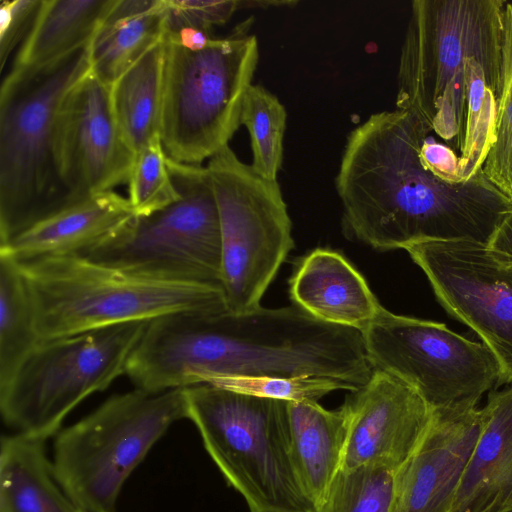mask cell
I'll use <instances>...</instances> for the list:
<instances>
[{"label": "cell", "mask_w": 512, "mask_h": 512, "mask_svg": "<svg viewBox=\"0 0 512 512\" xmlns=\"http://www.w3.org/2000/svg\"><path fill=\"white\" fill-rule=\"evenodd\" d=\"M431 132L416 114L395 108L349 133L335 177L346 238L378 251L426 240L489 244L512 201L482 170L459 183L429 171L419 153Z\"/></svg>", "instance_id": "6da1fadb"}, {"label": "cell", "mask_w": 512, "mask_h": 512, "mask_svg": "<svg viewBox=\"0 0 512 512\" xmlns=\"http://www.w3.org/2000/svg\"><path fill=\"white\" fill-rule=\"evenodd\" d=\"M404 250L444 310L471 328L496 357L497 387L512 384V265L469 240H426Z\"/></svg>", "instance_id": "4fadbf2b"}, {"label": "cell", "mask_w": 512, "mask_h": 512, "mask_svg": "<svg viewBox=\"0 0 512 512\" xmlns=\"http://www.w3.org/2000/svg\"><path fill=\"white\" fill-rule=\"evenodd\" d=\"M169 168L179 199L136 216L82 257L142 276L220 286V220L207 166L169 158Z\"/></svg>", "instance_id": "30bf717a"}, {"label": "cell", "mask_w": 512, "mask_h": 512, "mask_svg": "<svg viewBox=\"0 0 512 512\" xmlns=\"http://www.w3.org/2000/svg\"><path fill=\"white\" fill-rule=\"evenodd\" d=\"M208 385L286 402L317 401L334 391L354 392L359 389L346 382L313 376L224 377Z\"/></svg>", "instance_id": "4dcf8cb0"}, {"label": "cell", "mask_w": 512, "mask_h": 512, "mask_svg": "<svg viewBox=\"0 0 512 512\" xmlns=\"http://www.w3.org/2000/svg\"><path fill=\"white\" fill-rule=\"evenodd\" d=\"M19 263L41 341L174 313L227 310L219 285L142 276L82 256Z\"/></svg>", "instance_id": "5b68a950"}, {"label": "cell", "mask_w": 512, "mask_h": 512, "mask_svg": "<svg viewBox=\"0 0 512 512\" xmlns=\"http://www.w3.org/2000/svg\"><path fill=\"white\" fill-rule=\"evenodd\" d=\"M289 445L297 475L315 506L343 465L347 419L341 406L327 410L317 401L287 402Z\"/></svg>", "instance_id": "ffe728a7"}, {"label": "cell", "mask_w": 512, "mask_h": 512, "mask_svg": "<svg viewBox=\"0 0 512 512\" xmlns=\"http://www.w3.org/2000/svg\"><path fill=\"white\" fill-rule=\"evenodd\" d=\"M491 512H512V502H510L506 505H503Z\"/></svg>", "instance_id": "d590c367"}, {"label": "cell", "mask_w": 512, "mask_h": 512, "mask_svg": "<svg viewBox=\"0 0 512 512\" xmlns=\"http://www.w3.org/2000/svg\"><path fill=\"white\" fill-rule=\"evenodd\" d=\"M287 113L283 104L261 85L246 91L240 122L249 133L252 169L264 179L277 181L283 161Z\"/></svg>", "instance_id": "484cf974"}, {"label": "cell", "mask_w": 512, "mask_h": 512, "mask_svg": "<svg viewBox=\"0 0 512 512\" xmlns=\"http://www.w3.org/2000/svg\"><path fill=\"white\" fill-rule=\"evenodd\" d=\"M128 200L137 217L149 216L179 199L160 135L135 154Z\"/></svg>", "instance_id": "f546056e"}, {"label": "cell", "mask_w": 512, "mask_h": 512, "mask_svg": "<svg viewBox=\"0 0 512 512\" xmlns=\"http://www.w3.org/2000/svg\"><path fill=\"white\" fill-rule=\"evenodd\" d=\"M207 169L219 212L226 308L255 310L294 247L287 205L278 181L258 175L229 145L209 159Z\"/></svg>", "instance_id": "8fae6325"}, {"label": "cell", "mask_w": 512, "mask_h": 512, "mask_svg": "<svg viewBox=\"0 0 512 512\" xmlns=\"http://www.w3.org/2000/svg\"><path fill=\"white\" fill-rule=\"evenodd\" d=\"M487 246L500 263L512 265V211L500 223Z\"/></svg>", "instance_id": "e575fe53"}, {"label": "cell", "mask_w": 512, "mask_h": 512, "mask_svg": "<svg viewBox=\"0 0 512 512\" xmlns=\"http://www.w3.org/2000/svg\"><path fill=\"white\" fill-rule=\"evenodd\" d=\"M482 426V408L435 410L398 471L395 512H451Z\"/></svg>", "instance_id": "2e32d148"}, {"label": "cell", "mask_w": 512, "mask_h": 512, "mask_svg": "<svg viewBox=\"0 0 512 512\" xmlns=\"http://www.w3.org/2000/svg\"><path fill=\"white\" fill-rule=\"evenodd\" d=\"M40 341L32 297L20 263L0 251V391Z\"/></svg>", "instance_id": "d4e9b609"}, {"label": "cell", "mask_w": 512, "mask_h": 512, "mask_svg": "<svg viewBox=\"0 0 512 512\" xmlns=\"http://www.w3.org/2000/svg\"><path fill=\"white\" fill-rule=\"evenodd\" d=\"M41 1H2L0 6V63L3 70L16 46L23 42L34 22Z\"/></svg>", "instance_id": "d6a6232c"}, {"label": "cell", "mask_w": 512, "mask_h": 512, "mask_svg": "<svg viewBox=\"0 0 512 512\" xmlns=\"http://www.w3.org/2000/svg\"><path fill=\"white\" fill-rule=\"evenodd\" d=\"M185 394L187 419L251 512H315L292 461L286 401L208 384Z\"/></svg>", "instance_id": "8992f818"}, {"label": "cell", "mask_w": 512, "mask_h": 512, "mask_svg": "<svg viewBox=\"0 0 512 512\" xmlns=\"http://www.w3.org/2000/svg\"><path fill=\"white\" fill-rule=\"evenodd\" d=\"M505 0H415L401 46L396 109L410 111L459 152L465 67L475 58L499 96Z\"/></svg>", "instance_id": "3957f363"}, {"label": "cell", "mask_w": 512, "mask_h": 512, "mask_svg": "<svg viewBox=\"0 0 512 512\" xmlns=\"http://www.w3.org/2000/svg\"><path fill=\"white\" fill-rule=\"evenodd\" d=\"M61 180L73 203L128 183L135 153L114 117L110 86L90 69L62 99L55 127Z\"/></svg>", "instance_id": "5bb4252c"}, {"label": "cell", "mask_w": 512, "mask_h": 512, "mask_svg": "<svg viewBox=\"0 0 512 512\" xmlns=\"http://www.w3.org/2000/svg\"><path fill=\"white\" fill-rule=\"evenodd\" d=\"M373 371L360 331L321 322L292 304L154 319L125 375L135 389L160 393L224 377L313 376L360 388Z\"/></svg>", "instance_id": "7a4b0ae2"}, {"label": "cell", "mask_w": 512, "mask_h": 512, "mask_svg": "<svg viewBox=\"0 0 512 512\" xmlns=\"http://www.w3.org/2000/svg\"><path fill=\"white\" fill-rule=\"evenodd\" d=\"M398 471L380 465L341 469L315 512H395Z\"/></svg>", "instance_id": "4316f807"}, {"label": "cell", "mask_w": 512, "mask_h": 512, "mask_svg": "<svg viewBox=\"0 0 512 512\" xmlns=\"http://www.w3.org/2000/svg\"><path fill=\"white\" fill-rule=\"evenodd\" d=\"M149 322H131L40 341L0 391L4 423L27 437L46 441L91 394L126 373Z\"/></svg>", "instance_id": "9c48e42d"}, {"label": "cell", "mask_w": 512, "mask_h": 512, "mask_svg": "<svg viewBox=\"0 0 512 512\" xmlns=\"http://www.w3.org/2000/svg\"><path fill=\"white\" fill-rule=\"evenodd\" d=\"M288 284L293 305L321 322L361 333L384 309L363 275L332 249L303 256Z\"/></svg>", "instance_id": "e0dca14e"}, {"label": "cell", "mask_w": 512, "mask_h": 512, "mask_svg": "<svg viewBox=\"0 0 512 512\" xmlns=\"http://www.w3.org/2000/svg\"><path fill=\"white\" fill-rule=\"evenodd\" d=\"M117 0H42L10 70L39 68L91 45Z\"/></svg>", "instance_id": "44dd1931"}, {"label": "cell", "mask_w": 512, "mask_h": 512, "mask_svg": "<svg viewBox=\"0 0 512 512\" xmlns=\"http://www.w3.org/2000/svg\"><path fill=\"white\" fill-rule=\"evenodd\" d=\"M419 156L422 164L441 180L452 183L464 181L460 175L459 155L448 145L427 138Z\"/></svg>", "instance_id": "836d02e7"}, {"label": "cell", "mask_w": 512, "mask_h": 512, "mask_svg": "<svg viewBox=\"0 0 512 512\" xmlns=\"http://www.w3.org/2000/svg\"><path fill=\"white\" fill-rule=\"evenodd\" d=\"M0 512H88L56 480L45 441L4 435L0 444Z\"/></svg>", "instance_id": "7402d4cb"}, {"label": "cell", "mask_w": 512, "mask_h": 512, "mask_svg": "<svg viewBox=\"0 0 512 512\" xmlns=\"http://www.w3.org/2000/svg\"><path fill=\"white\" fill-rule=\"evenodd\" d=\"M136 214L114 191L84 198L37 222L0 247L19 262L49 256H82L115 236Z\"/></svg>", "instance_id": "ac0fdd59"}, {"label": "cell", "mask_w": 512, "mask_h": 512, "mask_svg": "<svg viewBox=\"0 0 512 512\" xmlns=\"http://www.w3.org/2000/svg\"><path fill=\"white\" fill-rule=\"evenodd\" d=\"M166 0H117L90 45V67L111 85L151 46L165 36Z\"/></svg>", "instance_id": "603a6c76"}, {"label": "cell", "mask_w": 512, "mask_h": 512, "mask_svg": "<svg viewBox=\"0 0 512 512\" xmlns=\"http://www.w3.org/2000/svg\"><path fill=\"white\" fill-rule=\"evenodd\" d=\"M342 407L347 419L342 469H400L423 439L434 413L416 390L380 369L350 392Z\"/></svg>", "instance_id": "9a60e30c"}, {"label": "cell", "mask_w": 512, "mask_h": 512, "mask_svg": "<svg viewBox=\"0 0 512 512\" xmlns=\"http://www.w3.org/2000/svg\"><path fill=\"white\" fill-rule=\"evenodd\" d=\"M187 418L185 388L111 396L54 437L52 469L88 512H117L124 484L154 445Z\"/></svg>", "instance_id": "ba28073f"}, {"label": "cell", "mask_w": 512, "mask_h": 512, "mask_svg": "<svg viewBox=\"0 0 512 512\" xmlns=\"http://www.w3.org/2000/svg\"><path fill=\"white\" fill-rule=\"evenodd\" d=\"M168 8L167 29L191 26L211 32L214 26L225 24L241 8H248V1L223 0H166Z\"/></svg>", "instance_id": "1f68e13d"}, {"label": "cell", "mask_w": 512, "mask_h": 512, "mask_svg": "<svg viewBox=\"0 0 512 512\" xmlns=\"http://www.w3.org/2000/svg\"><path fill=\"white\" fill-rule=\"evenodd\" d=\"M252 20L199 50L165 36L160 137L170 159L201 164L229 145L259 60Z\"/></svg>", "instance_id": "52a82bcc"}, {"label": "cell", "mask_w": 512, "mask_h": 512, "mask_svg": "<svg viewBox=\"0 0 512 512\" xmlns=\"http://www.w3.org/2000/svg\"><path fill=\"white\" fill-rule=\"evenodd\" d=\"M165 67V36L111 85L110 98L121 135L136 154L160 135Z\"/></svg>", "instance_id": "cb8c5ba5"}, {"label": "cell", "mask_w": 512, "mask_h": 512, "mask_svg": "<svg viewBox=\"0 0 512 512\" xmlns=\"http://www.w3.org/2000/svg\"><path fill=\"white\" fill-rule=\"evenodd\" d=\"M482 411L451 512H491L512 502V384L491 390Z\"/></svg>", "instance_id": "d6986e66"}, {"label": "cell", "mask_w": 512, "mask_h": 512, "mask_svg": "<svg viewBox=\"0 0 512 512\" xmlns=\"http://www.w3.org/2000/svg\"><path fill=\"white\" fill-rule=\"evenodd\" d=\"M90 69V46L39 68L9 70L0 89V247L74 204L59 175L56 116Z\"/></svg>", "instance_id": "277c9868"}, {"label": "cell", "mask_w": 512, "mask_h": 512, "mask_svg": "<svg viewBox=\"0 0 512 512\" xmlns=\"http://www.w3.org/2000/svg\"><path fill=\"white\" fill-rule=\"evenodd\" d=\"M466 122L459 155L460 175L468 180L484 165L495 132L497 98L490 89L486 73L475 58L465 67Z\"/></svg>", "instance_id": "83f0119b"}, {"label": "cell", "mask_w": 512, "mask_h": 512, "mask_svg": "<svg viewBox=\"0 0 512 512\" xmlns=\"http://www.w3.org/2000/svg\"><path fill=\"white\" fill-rule=\"evenodd\" d=\"M362 335L374 369L411 386L434 411L475 408L497 388L500 366L490 349L444 323L384 307Z\"/></svg>", "instance_id": "7c38bea8"}, {"label": "cell", "mask_w": 512, "mask_h": 512, "mask_svg": "<svg viewBox=\"0 0 512 512\" xmlns=\"http://www.w3.org/2000/svg\"><path fill=\"white\" fill-rule=\"evenodd\" d=\"M485 178L512 201V2L503 7L501 85L493 142L482 167Z\"/></svg>", "instance_id": "f1b7e54d"}]
</instances>
